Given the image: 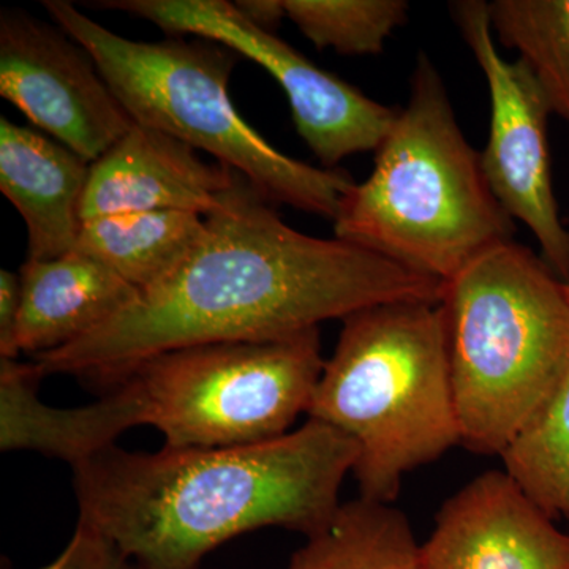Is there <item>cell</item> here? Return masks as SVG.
Segmentation results:
<instances>
[{
  "label": "cell",
  "instance_id": "15",
  "mask_svg": "<svg viewBox=\"0 0 569 569\" xmlns=\"http://www.w3.org/2000/svg\"><path fill=\"white\" fill-rule=\"evenodd\" d=\"M18 353L61 350L92 335L140 298V291L77 250L20 269Z\"/></svg>",
  "mask_w": 569,
  "mask_h": 569
},
{
  "label": "cell",
  "instance_id": "20",
  "mask_svg": "<svg viewBox=\"0 0 569 569\" xmlns=\"http://www.w3.org/2000/svg\"><path fill=\"white\" fill-rule=\"evenodd\" d=\"M287 18L318 50L376 56L407 21L406 0H283Z\"/></svg>",
  "mask_w": 569,
  "mask_h": 569
},
{
  "label": "cell",
  "instance_id": "14",
  "mask_svg": "<svg viewBox=\"0 0 569 569\" xmlns=\"http://www.w3.org/2000/svg\"><path fill=\"white\" fill-rule=\"evenodd\" d=\"M91 163L61 142L0 118V190L28 228V258L73 252Z\"/></svg>",
  "mask_w": 569,
  "mask_h": 569
},
{
  "label": "cell",
  "instance_id": "12",
  "mask_svg": "<svg viewBox=\"0 0 569 569\" xmlns=\"http://www.w3.org/2000/svg\"><path fill=\"white\" fill-rule=\"evenodd\" d=\"M234 178L236 171L204 162L192 146L133 123L110 151L91 163L82 222L130 212L212 216L222 209Z\"/></svg>",
  "mask_w": 569,
  "mask_h": 569
},
{
  "label": "cell",
  "instance_id": "11",
  "mask_svg": "<svg viewBox=\"0 0 569 569\" xmlns=\"http://www.w3.org/2000/svg\"><path fill=\"white\" fill-rule=\"evenodd\" d=\"M421 552L422 569H569V533L489 470L441 505Z\"/></svg>",
  "mask_w": 569,
  "mask_h": 569
},
{
  "label": "cell",
  "instance_id": "7",
  "mask_svg": "<svg viewBox=\"0 0 569 569\" xmlns=\"http://www.w3.org/2000/svg\"><path fill=\"white\" fill-rule=\"evenodd\" d=\"M320 331L266 342L204 343L149 356L102 381H126L142 426L171 449L250 447L291 432L323 372Z\"/></svg>",
  "mask_w": 569,
  "mask_h": 569
},
{
  "label": "cell",
  "instance_id": "6",
  "mask_svg": "<svg viewBox=\"0 0 569 569\" xmlns=\"http://www.w3.org/2000/svg\"><path fill=\"white\" fill-rule=\"evenodd\" d=\"M52 22L92 56L134 123L159 130L244 176L266 200L335 220L355 181L277 151L239 114L230 93L238 54L211 40H129L66 0H44Z\"/></svg>",
  "mask_w": 569,
  "mask_h": 569
},
{
  "label": "cell",
  "instance_id": "22",
  "mask_svg": "<svg viewBox=\"0 0 569 569\" xmlns=\"http://www.w3.org/2000/svg\"><path fill=\"white\" fill-rule=\"evenodd\" d=\"M21 317L20 274L0 271V355L2 358L17 359L18 326Z\"/></svg>",
  "mask_w": 569,
  "mask_h": 569
},
{
  "label": "cell",
  "instance_id": "8",
  "mask_svg": "<svg viewBox=\"0 0 569 569\" xmlns=\"http://www.w3.org/2000/svg\"><path fill=\"white\" fill-rule=\"evenodd\" d=\"M97 7L141 18L170 36L216 41L263 67L283 89L299 137L328 170L355 153L376 152L399 114L252 24L227 0H104Z\"/></svg>",
  "mask_w": 569,
  "mask_h": 569
},
{
  "label": "cell",
  "instance_id": "23",
  "mask_svg": "<svg viewBox=\"0 0 569 569\" xmlns=\"http://www.w3.org/2000/svg\"><path fill=\"white\" fill-rule=\"evenodd\" d=\"M234 6L247 20L268 32H274L287 18L283 0H238Z\"/></svg>",
  "mask_w": 569,
  "mask_h": 569
},
{
  "label": "cell",
  "instance_id": "17",
  "mask_svg": "<svg viewBox=\"0 0 569 569\" xmlns=\"http://www.w3.org/2000/svg\"><path fill=\"white\" fill-rule=\"evenodd\" d=\"M421 549L406 512L359 497L340 505L284 569H422Z\"/></svg>",
  "mask_w": 569,
  "mask_h": 569
},
{
  "label": "cell",
  "instance_id": "10",
  "mask_svg": "<svg viewBox=\"0 0 569 569\" xmlns=\"http://www.w3.org/2000/svg\"><path fill=\"white\" fill-rule=\"evenodd\" d=\"M0 96L88 163L134 123L92 56L58 26L22 10L0 14Z\"/></svg>",
  "mask_w": 569,
  "mask_h": 569
},
{
  "label": "cell",
  "instance_id": "16",
  "mask_svg": "<svg viewBox=\"0 0 569 569\" xmlns=\"http://www.w3.org/2000/svg\"><path fill=\"white\" fill-rule=\"evenodd\" d=\"M203 231L200 213H114L82 222L74 250L107 266L141 295L181 268Z\"/></svg>",
  "mask_w": 569,
  "mask_h": 569
},
{
  "label": "cell",
  "instance_id": "21",
  "mask_svg": "<svg viewBox=\"0 0 569 569\" xmlns=\"http://www.w3.org/2000/svg\"><path fill=\"white\" fill-rule=\"evenodd\" d=\"M37 569H138L112 539L91 523L78 520L77 530L61 556Z\"/></svg>",
  "mask_w": 569,
  "mask_h": 569
},
{
  "label": "cell",
  "instance_id": "9",
  "mask_svg": "<svg viewBox=\"0 0 569 569\" xmlns=\"http://www.w3.org/2000/svg\"><path fill=\"white\" fill-rule=\"evenodd\" d=\"M451 11L488 81L490 127L481 163L490 190L512 220L529 228L546 263L569 283V231L560 219L550 170L549 104L519 59L501 58L489 2L460 0Z\"/></svg>",
  "mask_w": 569,
  "mask_h": 569
},
{
  "label": "cell",
  "instance_id": "18",
  "mask_svg": "<svg viewBox=\"0 0 569 569\" xmlns=\"http://www.w3.org/2000/svg\"><path fill=\"white\" fill-rule=\"evenodd\" d=\"M493 36L535 78L549 110L569 129V0H493Z\"/></svg>",
  "mask_w": 569,
  "mask_h": 569
},
{
  "label": "cell",
  "instance_id": "5",
  "mask_svg": "<svg viewBox=\"0 0 569 569\" xmlns=\"http://www.w3.org/2000/svg\"><path fill=\"white\" fill-rule=\"evenodd\" d=\"M441 305L460 445L501 456L569 373V283L512 239L445 283Z\"/></svg>",
  "mask_w": 569,
  "mask_h": 569
},
{
  "label": "cell",
  "instance_id": "2",
  "mask_svg": "<svg viewBox=\"0 0 569 569\" xmlns=\"http://www.w3.org/2000/svg\"><path fill=\"white\" fill-rule=\"evenodd\" d=\"M359 448L309 419L287 436L234 448L132 452L110 447L73 467L80 520L138 569H198L213 549L280 527L307 538L339 509Z\"/></svg>",
  "mask_w": 569,
  "mask_h": 569
},
{
  "label": "cell",
  "instance_id": "3",
  "mask_svg": "<svg viewBox=\"0 0 569 569\" xmlns=\"http://www.w3.org/2000/svg\"><path fill=\"white\" fill-rule=\"evenodd\" d=\"M332 222L337 239L443 283L512 241L515 220L490 190L481 153L460 130L443 78L425 52L372 171L343 194Z\"/></svg>",
  "mask_w": 569,
  "mask_h": 569
},
{
  "label": "cell",
  "instance_id": "13",
  "mask_svg": "<svg viewBox=\"0 0 569 569\" xmlns=\"http://www.w3.org/2000/svg\"><path fill=\"white\" fill-rule=\"evenodd\" d=\"M41 378L33 361H0L2 451L41 452L74 467L114 447L126 430L142 426L140 400L123 381L107 387V395L89 406L54 408L37 396Z\"/></svg>",
  "mask_w": 569,
  "mask_h": 569
},
{
  "label": "cell",
  "instance_id": "1",
  "mask_svg": "<svg viewBox=\"0 0 569 569\" xmlns=\"http://www.w3.org/2000/svg\"><path fill=\"white\" fill-rule=\"evenodd\" d=\"M445 283L342 239L296 231L236 173L181 268L92 335L32 359L41 376L102 383L149 356L266 342L346 320L367 307L441 302Z\"/></svg>",
  "mask_w": 569,
  "mask_h": 569
},
{
  "label": "cell",
  "instance_id": "19",
  "mask_svg": "<svg viewBox=\"0 0 569 569\" xmlns=\"http://www.w3.org/2000/svg\"><path fill=\"white\" fill-rule=\"evenodd\" d=\"M500 458L538 508L569 520V373Z\"/></svg>",
  "mask_w": 569,
  "mask_h": 569
},
{
  "label": "cell",
  "instance_id": "4",
  "mask_svg": "<svg viewBox=\"0 0 569 569\" xmlns=\"http://www.w3.org/2000/svg\"><path fill=\"white\" fill-rule=\"evenodd\" d=\"M309 419L359 448V497L395 503L403 478L460 445L441 302H391L342 320Z\"/></svg>",
  "mask_w": 569,
  "mask_h": 569
}]
</instances>
